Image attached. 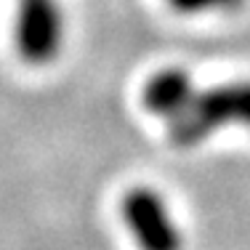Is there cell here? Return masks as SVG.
<instances>
[{"mask_svg":"<svg viewBox=\"0 0 250 250\" xmlns=\"http://www.w3.org/2000/svg\"><path fill=\"white\" fill-rule=\"evenodd\" d=\"M168 139L178 149H189L208 141L226 125L250 128V80L226 83L202 91L189 83L181 104L165 120Z\"/></svg>","mask_w":250,"mask_h":250,"instance_id":"cell-1","label":"cell"},{"mask_svg":"<svg viewBox=\"0 0 250 250\" xmlns=\"http://www.w3.org/2000/svg\"><path fill=\"white\" fill-rule=\"evenodd\" d=\"M14 40L27 64H51L64 43V14L59 0H19Z\"/></svg>","mask_w":250,"mask_h":250,"instance_id":"cell-2","label":"cell"},{"mask_svg":"<svg viewBox=\"0 0 250 250\" xmlns=\"http://www.w3.org/2000/svg\"><path fill=\"white\" fill-rule=\"evenodd\" d=\"M123 221L141 250H181L184 234L165 200L149 187H136L123 197Z\"/></svg>","mask_w":250,"mask_h":250,"instance_id":"cell-3","label":"cell"},{"mask_svg":"<svg viewBox=\"0 0 250 250\" xmlns=\"http://www.w3.org/2000/svg\"><path fill=\"white\" fill-rule=\"evenodd\" d=\"M168 3L184 14H200L208 8H237L242 0H168Z\"/></svg>","mask_w":250,"mask_h":250,"instance_id":"cell-4","label":"cell"}]
</instances>
